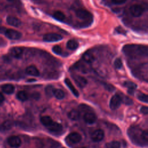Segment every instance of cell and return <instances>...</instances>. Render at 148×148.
I'll list each match as a JSON object with an SVG mask.
<instances>
[{
  "mask_svg": "<svg viewBox=\"0 0 148 148\" xmlns=\"http://www.w3.org/2000/svg\"><path fill=\"white\" fill-rule=\"evenodd\" d=\"M31 97L33 99H35L37 100L40 98V94L38 93V92H34V93L32 94Z\"/></svg>",
  "mask_w": 148,
  "mask_h": 148,
  "instance_id": "obj_36",
  "label": "cell"
},
{
  "mask_svg": "<svg viewBox=\"0 0 148 148\" xmlns=\"http://www.w3.org/2000/svg\"><path fill=\"white\" fill-rule=\"evenodd\" d=\"M47 128L51 132H60L62 130V126L61 124L53 121V122L47 127Z\"/></svg>",
  "mask_w": 148,
  "mask_h": 148,
  "instance_id": "obj_15",
  "label": "cell"
},
{
  "mask_svg": "<svg viewBox=\"0 0 148 148\" xmlns=\"http://www.w3.org/2000/svg\"><path fill=\"white\" fill-rule=\"evenodd\" d=\"M4 35L8 39L11 40H18L20 39L22 36L21 32L13 29H6Z\"/></svg>",
  "mask_w": 148,
  "mask_h": 148,
  "instance_id": "obj_3",
  "label": "cell"
},
{
  "mask_svg": "<svg viewBox=\"0 0 148 148\" xmlns=\"http://www.w3.org/2000/svg\"><path fill=\"white\" fill-rule=\"evenodd\" d=\"M62 148H65V147H62Z\"/></svg>",
  "mask_w": 148,
  "mask_h": 148,
  "instance_id": "obj_44",
  "label": "cell"
},
{
  "mask_svg": "<svg viewBox=\"0 0 148 148\" xmlns=\"http://www.w3.org/2000/svg\"><path fill=\"white\" fill-rule=\"evenodd\" d=\"M137 98L138 99L143 102L145 103H147L148 102V98H147V95L145 94H143V93H139L137 95Z\"/></svg>",
  "mask_w": 148,
  "mask_h": 148,
  "instance_id": "obj_30",
  "label": "cell"
},
{
  "mask_svg": "<svg viewBox=\"0 0 148 148\" xmlns=\"http://www.w3.org/2000/svg\"><path fill=\"white\" fill-rule=\"evenodd\" d=\"M144 11L143 8L139 5L135 4L132 5L130 8V12L131 14L135 17H140Z\"/></svg>",
  "mask_w": 148,
  "mask_h": 148,
  "instance_id": "obj_5",
  "label": "cell"
},
{
  "mask_svg": "<svg viewBox=\"0 0 148 148\" xmlns=\"http://www.w3.org/2000/svg\"><path fill=\"white\" fill-rule=\"evenodd\" d=\"M82 58H83V60L87 63H91L95 60L94 54L90 51H87L85 52L83 54Z\"/></svg>",
  "mask_w": 148,
  "mask_h": 148,
  "instance_id": "obj_18",
  "label": "cell"
},
{
  "mask_svg": "<svg viewBox=\"0 0 148 148\" xmlns=\"http://www.w3.org/2000/svg\"><path fill=\"white\" fill-rule=\"evenodd\" d=\"M62 37L56 33H47L43 35V40L47 42H54L61 40Z\"/></svg>",
  "mask_w": 148,
  "mask_h": 148,
  "instance_id": "obj_4",
  "label": "cell"
},
{
  "mask_svg": "<svg viewBox=\"0 0 148 148\" xmlns=\"http://www.w3.org/2000/svg\"><path fill=\"white\" fill-rule=\"evenodd\" d=\"M6 28L5 27H2V26H0V34H5V32L6 30Z\"/></svg>",
  "mask_w": 148,
  "mask_h": 148,
  "instance_id": "obj_38",
  "label": "cell"
},
{
  "mask_svg": "<svg viewBox=\"0 0 148 148\" xmlns=\"http://www.w3.org/2000/svg\"><path fill=\"white\" fill-rule=\"evenodd\" d=\"M2 90L5 93L7 94H11L14 91V87L11 84H6L2 86Z\"/></svg>",
  "mask_w": 148,
  "mask_h": 148,
  "instance_id": "obj_20",
  "label": "cell"
},
{
  "mask_svg": "<svg viewBox=\"0 0 148 148\" xmlns=\"http://www.w3.org/2000/svg\"><path fill=\"white\" fill-rule=\"evenodd\" d=\"M106 148H120V143L119 141L114 140L107 143L105 145Z\"/></svg>",
  "mask_w": 148,
  "mask_h": 148,
  "instance_id": "obj_27",
  "label": "cell"
},
{
  "mask_svg": "<svg viewBox=\"0 0 148 148\" xmlns=\"http://www.w3.org/2000/svg\"><path fill=\"white\" fill-rule=\"evenodd\" d=\"M79 148H86V147H79Z\"/></svg>",
  "mask_w": 148,
  "mask_h": 148,
  "instance_id": "obj_43",
  "label": "cell"
},
{
  "mask_svg": "<svg viewBox=\"0 0 148 148\" xmlns=\"http://www.w3.org/2000/svg\"><path fill=\"white\" fill-rule=\"evenodd\" d=\"M40 121L41 122V123L45 127H47L48 125H49L52 122H53V120L49 116H42L40 119Z\"/></svg>",
  "mask_w": 148,
  "mask_h": 148,
  "instance_id": "obj_24",
  "label": "cell"
},
{
  "mask_svg": "<svg viewBox=\"0 0 148 148\" xmlns=\"http://www.w3.org/2000/svg\"><path fill=\"white\" fill-rule=\"evenodd\" d=\"M53 95L58 99H62L64 98L65 94L64 91L61 89H54Z\"/></svg>",
  "mask_w": 148,
  "mask_h": 148,
  "instance_id": "obj_25",
  "label": "cell"
},
{
  "mask_svg": "<svg viewBox=\"0 0 148 148\" xmlns=\"http://www.w3.org/2000/svg\"><path fill=\"white\" fill-rule=\"evenodd\" d=\"M5 44H6V43H5V41L4 40V39L0 36V46H5Z\"/></svg>",
  "mask_w": 148,
  "mask_h": 148,
  "instance_id": "obj_39",
  "label": "cell"
},
{
  "mask_svg": "<svg viewBox=\"0 0 148 148\" xmlns=\"http://www.w3.org/2000/svg\"><path fill=\"white\" fill-rule=\"evenodd\" d=\"M1 23H2V20H1V18H0V24H1Z\"/></svg>",
  "mask_w": 148,
  "mask_h": 148,
  "instance_id": "obj_42",
  "label": "cell"
},
{
  "mask_svg": "<svg viewBox=\"0 0 148 148\" xmlns=\"http://www.w3.org/2000/svg\"><path fill=\"white\" fill-rule=\"evenodd\" d=\"M121 99V102H123L124 103H125L126 105H132L133 102L132 101V99L131 98H130L124 95V94H121V95L119 94Z\"/></svg>",
  "mask_w": 148,
  "mask_h": 148,
  "instance_id": "obj_28",
  "label": "cell"
},
{
  "mask_svg": "<svg viewBox=\"0 0 148 148\" xmlns=\"http://www.w3.org/2000/svg\"><path fill=\"white\" fill-rule=\"evenodd\" d=\"M104 132L101 129L95 130L91 135V138L94 142H100L104 138Z\"/></svg>",
  "mask_w": 148,
  "mask_h": 148,
  "instance_id": "obj_11",
  "label": "cell"
},
{
  "mask_svg": "<svg viewBox=\"0 0 148 148\" xmlns=\"http://www.w3.org/2000/svg\"><path fill=\"white\" fill-rule=\"evenodd\" d=\"M13 125V123L11 120H6L3 122L0 125V129L2 131H7L12 128Z\"/></svg>",
  "mask_w": 148,
  "mask_h": 148,
  "instance_id": "obj_19",
  "label": "cell"
},
{
  "mask_svg": "<svg viewBox=\"0 0 148 148\" xmlns=\"http://www.w3.org/2000/svg\"><path fill=\"white\" fill-rule=\"evenodd\" d=\"M17 98L20 101H25L28 99V95L25 91H20L17 94Z\"/></svg>",
  "mask_w": 148,
  "mask_h": 148,
  "instance_id": "obj_26",
  "label": "cell"
},
{
  "mask_svg": "<svg viewBox=\"0 0 148 148\" xmlns=\"http://www.w3.org/2000/svg\"><path fill=\"white\" fill-rule=\"evenodd\" d=\"M76 16L82 20H89L92 18L91 13L86 9H80L76 12Z\"/></svg>",
  "mask_w": 148,
  "mask_h": 148,
  "instance_id": "obj_9",
  "label": "cell"
},
{
  "mask_svg": "<svg viewBox=\"0 0 148 148\" xmlns=\"http://www.w3.org/2000/svg\"><path fill=\"white\" fill-rule=\"evenodd\" d=\"M68 118L72 120H77L80 117V112L76 110H71L68 114Z\"/></svg>",
  "mask_w": 148,
  "mask_h": 148,
  "instance_id": "obj_22",
  "label": "cell"
},
{
  "mask_svg": "<svg viewBox=\"0 0 148 148\" xmlns=\"http://www.w3.org/2000/svg\"><path fill=\"white\" fill-rule=\"evenodd\" d=\"M78 46H79L78 42L74 39L69 40L66 43L67 48L72 50L76 49L78 47Z\"/></svg>",
  "mask_w": 148,
  "mask_h": 148,
  "instance_id": "obj_23",
  "label": "cell"
},
{
  "mask_svg": "<svg viewBox=\"0 0 148 148\" xmlns=\"http://www.w3.org/2000/svg\"><path fill=\"white\" fill-rule=\"evenodd\" d=\"M25 72L28 75L33 76H38L39 75V71L37 68L34 65H29L25 69Z\"/></svg>",
  "mask_w": 148,
  "mask_h": 148,
  "instance_id": "obj_16",
  "label": "cell"
},
{
  "mask_svg": "<svg viewBox=\"0 0 148 148\" xmlns=\"http://www.w3.org/2000/svg\"><path fill=\"white\" fill-rule=\"evenodd\" d=\"M114 65L116 69H121L123 66V62L119 58H116L114 62Z\"/></svg>",
  "mask_w": 148,
  "mask_h": 148,
  "instance_id": "obj_33",
  "label": "cell"
},
{
  "mask_svg": "<svg viewBox=\"0 0 148 148\" xmlns=\"http://www.w3.org/2000/svg\"><path fill=\"white\" fill-rule=\"evenodd\" d=\"M7 23L13 27H18L21 24V21L17 17L12 16H9L6 17Z\"/></svg>",
  "mask_w": 148,
  "mask_h": 148,
  "instance_id": "obj_13",
  "label": "cell"
},
{
  "mask_svg": "<svg viewBox=\"0 0 148 148\" xmlns=\"http://www.w3.org/2000/svg\"><path fill=\"white\" fill-rule=\"evenodd\" d=\"M140 110V112L143 114H147L148 113V108L146 106H142Z\"/></svg>",
  "mask_w": 148,
  "mask_h": 148,
  "instance_id": "obj_34",
  "label": "cell"
},
{
  "mask_svg": "<svg viewBox=\"0 0 148 148\" xmlns=\"http://www.w3.org/2000/svg\"><path fill=\"white\" fill-rule=\"evenodd\" d=\"M54 88L52 86H47L46 88H45V93L46 94V95H47L49 97H51L53 95V92L54 90Z\"/></svg>",
  "mask_w": 148,
  "mask_h": 148,
  "instance_id": "obj_29",
  "label": "cell"
},
{
  "mask_svg": "<svg viewBox=\"0 0 148 148\" xmlns=\"http://www.w3.org/2000/svg\"><path fill=\"white\" fill-rule=\"evenodd\" d=\"M106 88L109 90V91H113V90L114 89V87L112 86V85H110V84H106Z\"/></svg>",
  "mask_w": 148,
  "mask_h": 148,
  "instance_id": "obj_37",
  "label": "cell"
},
{
  "mask_svg": "<svg viewBox=\"0 0 148 148\" xmlns=\"http://www.w3.org/2000/svg\"><path fill=\"white\" fill-rule=\"evenodd\" d=\"M64 83H65V84L66 85V86L68 87V88L71 90V91L72 92V94L76 97H78L79 96V92L77 91V90L76 89V88L74 87V86L73 85V84L72 83L71 81L68 79L66 78L64 80Z\"/></svg>",
  "mask_w": 148,
  "mask_h": 148,
  "instance_id": "obj_17",
  "label": "cell"
},
{
  "mask_svg": "<svg viewBox=\"0 0 148 148\" xmlns=\"http://www.w3.org/2000/svg\"><path fill=\"white\" fill-rule=\"evenodd\" d=\"M127 134L133 143L141 146L147 145L148 132L147 130H142L138 126H132L128 128Z\"/></svg>",
  "mask_w": 148,
  "mask_h": 148,
  "instance_id": "obj_1",
  "label": "cell"
},
{
  "mask_svg": "<svg viewBox=\"0 0 148 148\" xmlns=\"http://www.w3.org/2000/svg\"><path fill=\"white\" fill-rule=\"evenodd\" d=\"M97 119L96 114L92 112V110H88L84 113L83 120L87 124H92L94 123L96 121Z\"/></svg>",
  "mask_w": 148,
  "mask_h": 148,
  "instance_id": "obj_7",
  "label": "cell"
},
{
  "mask_svg": "<svg viewBox=\"0 0 148 148\" xmlns=\"http://www.w3.org/2000/svg\"><path fill=\"white\" fill-rule=\"evenodd\" d=\"M4 99H5V98H4L3 95L1 92H0V105L3 102Z\"/></svg>",
  "mask_w": 148,
  "mask_h": 148,
  "instance_id": "obj_40",
  "label": "cell"
},
{
  "mask_svg": "<svg viewBox=\"0 0 148 148\" xmlns=\"http://www.w3.org/2000/svg\"><path fill=\"white\" fill-rule=\"evenodd\" d=\"M147 47L138 45H127L123 47V51L130 57H147Z\"/></svg>",
  "mask_w": 148,
  "mask_h": 148,
  "instance_id": "obj_2",
  "label": "cell"
},
{
  "mask_svg": "<svg viewBox=\"0 0 148 148\" xmlns=\"http://www.w3.org/2000/svg\"><path fill=\"white\" fill-rule=\"evenodd\" d=\"M10 54L16 58H19L22 56L23 53V50L20 47H13L9 50Z\"/></svg>",
  "mask_w": 148,
  "mask_h": 148,
  "instance_id": "obj_14",
  "label": "cell"
},
{
  "mask_svg": "<svg viewBox=\"0 0 148 148\" xmlns=\"http://www.w3.org/2000/svg\"><path fill=\"white\" fill-rule=\"evenodd\" d=\"M124 86L127 87L128 88V90H134L136 87V84H135L134 83L131 82H124Z\"/></svg>",
  "mask_w": 148,
  "mask_h": 148,
  "instance_id": "obj_32",
  "label": "cell"
},
{
  "mask_svg": "<svg viewBox=\"0 0 148 148\" xmlns=\"http://www.w3.org/2000/svg\"><path fill=\"white\" fill-rule=\"evenodd\" d=\"M8 1H9V2H16L17 0H7Z\"/></svg>",
  "mask_w": 148,
  "mask_h": 148,
  "instance_id": "obj_41",
  "label": "cell"
},
{
  "mask_svg": "<svg viewBox=\"0 0 148 148\" xmlns=\"http://www.w3.org/2000/svg\"><path fill=\"white\" fill-rule=\"evenodd\" d=\"M112 3L116 5H121L126 2L127 0H111Z\"/></svg>",
  "mask_w": 148,
  "mask_h": 148,
  "instance_id": "obj_35",
  "label": "cell"
},
{
  "mask_svg": "<svg viewBox=\"0 0 148 148\" xmlns=\"http://www.w3.org/2000/svg\"><path fill=\"white\" fill-rule=\"evenodd\" d=\"M121 103V99L119 94H115L110 98L109 102L110 108L112 110L118 109Z\"/></svg>",
  "mask_w": 148,
  "mask_h": 148,
  "instance_id": "obj_6",
  "label": "cell"
},
{
  "mask_svg": "<svg viewBox=\"0 0 148 148\" xmlns=\"http://www.w3.org/2000/svg\"><path fill=\"white\" fill-rule=\"evenodd\" d=\"M8 143L9 145L12 147L17 148L20 146L21 144V140L18 136H11L8 139Z\"/></svg>",
  "mask_w": 148,
  "mask_h": 148,
  "instance_id": "obj_10",
  "label": "cell"
},
{
  "mask_svg": "<svg viewBox=\"0 0 148 148\" xmlns=\"http://www.w3.org/2000/svg\"><path fill=\"white\" fill-rule=\"evenodd\" d=\"M52 51L57 55H61L62 54V48L58 45H55L52 47Z\"/></svg>",
  "mask_w": 148,
  "mask_h": 148,
  "instance_id": "obj_31",
  "label": "cell"
},
{
  "mask_svg": "<svg viewBox=\"0 0 148 148\" xmlns=\"http://www.w3.org/2000/svg\"><path fill=\"white\" fill-rule=\"evenodd\" d=\"M53 17L59 21H64L65 19V16L64 13L59 10L56 11L53 13Z\"/></svg>",
  "mask_w": 148,
  "mask_h": 148,
  "instance_id": "obj_21",
  "label": "cell"
},
{
  "mask_svg": "<svg viewBox=\"0 0 148 148\" xmlns=\"http://www.w3.org/2000/svg\"><path fill=\"white\" fill-rule=\"evenodd\" d=\"M82 140V136L77 132H74L69 134L66 139V142L71 144H76Z\"/></svg>",
  "mask_w": 148,
  "mask_h": 148,
  "instance_id": "obj_8",
  "label": "cell"
},
{
  "mask_svg": "<svg viewBox=\"0 0 148 148\" xmlns=\"http://www.w3.org/2000/svg\"><path fill=\"white\" fill-rule=\"evenodd\" d=\"M72 78L77 86H78L80 88L84 87L88 83L87 80L84 77L80 75H74L72 76Z\"/></svg>",
  "mask_w": 148,
  "mask_h": 148,
  "instance_id": "obj_12",
  "label": "cell"
}]
</instances>
